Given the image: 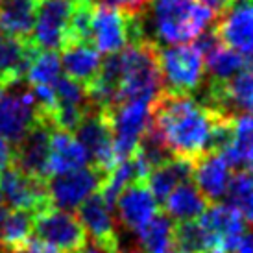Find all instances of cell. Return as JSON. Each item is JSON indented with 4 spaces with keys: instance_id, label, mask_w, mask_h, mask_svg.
<instances>
[{
    "instance_id": "cell-14",
    "label": "cell",
    "mask_w": 253,
    "mask_h": 253,
    "mask_svg": "<svg viewBox=\"0 0 253 253\" xmlns=\"http://www.w3.org/2000/svg\"><path fill=\"white\" fill-rule=\"evenodd\" d=\"M212 30L225 46L242 56H253V0H237L212 21Z\"/></svg>"
},
{
    "instance_id": "cell-6",
    "label": "cell",
    "mask_w": 253,
    "mask_h": 253,
    "mask_svg": "<svg viewBox=\"0 0 253 253\" xmlns=\"http://www.w3.org/2000/svg\"><path fill=\"white\" fill-rule=\"evenodd\" d=\"M76 0H37L30 41L37 50H57L69 44V28Z\"/></svg>"
},
{
    "instance_id": "cell-12",
    "label": "cell",
    "mask_w": 253,
    "mask_h": 253,
    "mask_svg": "<svg viewBox=\"0 0 253 253\" xmlns=\"http://www.w3.org/2000/svg\"><path fill=\"white\" fill-rule=\"evenodd\" d=\"M37 120H39V109L30 89L9 91L7 94L0 96V137L2 139L17 146Z\"/></svg>"
},
{
    "instance_id": "cell-20",
    "label": "cell",
    "mask_w": 253,
    "mask_h": 253,
    "mask_svg": "<svg viewBox=\"0 0 253 253\" xmlns=\"http://www.w3.org/2000/svg\"><path fill=\"white\" fill-rule=\"evenodd\" d=\"M37 52L39 50L30 39H19L0 32V80L7 87L21 84Z\"/></svg>"
},
{
    "instance_id": "cell-16",
    "label": "cell",
    "mask_w": 253,
    "mask_h": 253,
    "mask_svg": "<svg viewBox=\"0 0 253 253\" xmlns=\"http://www.w3.org/2000/svg\"><path fill=\"white\" fill-rule=\"evenodd\" d=\"M50 126L46 120H37L32 126L26 137L17 144L13 150V163L24 174L39 179H48L46 176V161H48L50 150Z\"/></svg>"
},
{
    "instance_id": "cell-11",
    "label": "cell",
    "mask_w": 253,
    "mask_h": 253,
    "mask_svg": "<svg viewBox=\"0 0 253 253\" xmlns=\"http://www.w3.org/2000/svg\"><path fill=\"white\" fill-rule=\"evenodd\" d=\"M0 202L13 209L39 212L50 205L46 181L28 176L17 167H7L0 172Z\"/></svg>"
},
{
    "instance_id": "cell-5",
    "label": "cell",
    "mask_w": 253,
    "mask_h": 253,
    "mask_svg": "<svg viewBox=\"0 0 253 253\" xmlns=\"http://www.w3.org/2000/svg\"><path fill=\"white\" fill-rule=\"evenodd\" d=\"M154 102L148 100H127L106 111L113 131V150L117 163L129 159L139 146V141L150 126Z\"/></svg>"
},
{
    "instance_id": "cell-7",
    "label": "cell",
    "mask_w": 253,
    "mask_h": 253,
    "mask_svg": "<svg viewBox=\"0 0 253 253\" xmlns=\"http://www.w3.org/2000/svg\"><path fill=\"white\" fill-rule=\"evenodd\" d=\"M205 242V253H233L246 231L244 218L231 204H214L196 218Z\"/></svg>"
},
{
    "instance_id": "cell-26",
    "label": "cell",
    "mask_w": 253,
    "mask_h": 253,
    "mask_svg": "<svg viewBox=\"0 0 253 253\" xmlns=\"http://www.w3.org/2000/svg\"><path fill=\"white\" fill-rule=\"evenodd\" d=\"M36 22L34 0H2L0 4V32L19 39H30Z\"/></svg>"
},
{
    "instance_id": "cell-33",
    "label": "cell",
    "mask_w": 253,
    "mask_h": 253,
    "mask_svg": "<svg viewBox=\"0 0 253 253\" xmlns=\"http://www.w3.org/2000/svg\"><path fill=\"white\" fill-rule=\"evenodd\" d=\"M198 2L204 4L205 7H209L212 13H214V17H220V15H224L237 0H198Z\"/></svg>"
},
{
    "instance_id": "cell-27",
    "label": "cell",
    "mask_w": 253,
    "mask_h": 253,
    "mask_svg": "<svg viewBox=\"0 0 253 253\" xmlns=\"http://www.w3.org/2000/svg\"><path fill=\"white\" fill-rule=\"evenodd\" d=\"M176 224L167 212H157L148 224L135 231L141 253H174Z\"/></svg>"
},
{
    "instance_id": "cell-38",
    "label": "cell",
    "mask_w": 253,
    "mask_h": 253,
    "mask_svg": "<svg viewBox=\"0 0 253 253\" xmlns=\"http://www.w3.org/2000/svg\"><path fill=\"white\" fill-rule=\"evenodd\" d=\"M13 253H21V252H13Z\"/></svg>"
},
{
    "instance_id": "cell-3",
    "label": "cell",
    "mask_w": 253,
    "mask_h": 253,
    "mask_svg": "<svg viewBox=\"0 0 253 253\" xmlns=\"http://www.w3.org/2000/svg\"><path fill=\"white\" fill-rule=\"evenodd\" d=\"M157 63L163 92L190 96L204 82V56L196 44H159Z\"/></svg>"
},
{
    "instance_id": "cell-1",
    "label": "cell",
    "mask_w": 253,
    "mask_h": 253,
    "mask_svg": "<svg viewBox=\"0 0 253 253\" xmlns=\"http://www.w3.org/2000/svg\"><path fill=\"white\" fill-rule=\"evenodd\" d=\"M220 115L190 96L161 92L152 106L150 127L159 135L172 157L194 163L209 152L212 126Z\"/></svg>"
},
{
    "instance_id": "cell-15",
    "label": "cell",
    "mask_w": 253,
    "mask_h": 253,
    "mask_svg": "<svg viewBox=\"0 0 253 253\" xmlns=\"http://www.w3.org/2000/svg\"><path fill=\"white\" fill-rule=\"evenodd\" d=\"M78 218L84 225L85 233L96 244L107 253L120 252V239L115 218H113L111 205L107 204L102 194H91L84 204L78 207Z\"/></svg>"
},
{
    "instance_id": "cell-4",
    "label": "cell",
    "mask_w": 253,
    "mask_h": 253,
    "mask_svg": "<svg viewBox=\"0 0 253 253\" xmlns=\"http://www.w3.org/2000/svg\"><path fill=\"white\" fill-rule=\"evenodd\" d=\"M144 37L146 34L142 26V13H127L107 4L94 6L89 41L98 52L109 56L120 52L129 42L141 41Z\"/></svg>"
},
{
    "instance_id": "cell-8",
    "label": "cell",
    "mask_w": 253,
    "mask_h": 253,
    "mask_svg": "<svg viewBox=\"0 0 253 253\" xmlns=\"http://www.w3.org/2000/svg\"><path fill=\"white\" fill-rule=\"evenodd\" d=\"M34 231L41 240L54 244L65 253H76L87 244V233L76 214L54 205L36 212Z\"/></svg>"
},
{
    "instance_id": "cell-2",
    "label": "cell",
    "mask_w": 253,
    "mask_h": 253,
    "mask_svg": "<svg viewBox=\"0 0 253 253\" xmlns=\"http://www.w3.org/2000/svg\"><path fill=\"white\" fill-rule=\"evenodd\" d=\"M216 17L198 0H150L142 24L152 30L157 44H183L196 39Z\"/></svg>"
},
{
    "instance_id": "cell-28",
    "label": "cell",
    "mask_w": 253,
    "mask_h": 253,
    "mask_svg": "<svg viewBox=\"0 0 253 253\" xmlns=\"http://www.w3.org/2000/svg\"><path fill=\"white\" fill-rule=\"evenodd\" d=\"M244 56L235 52L233 48L225 46L220 41L216 46H212L204 56V69L209 74V84H225L229 82L240 67L244 65Z\"/></svg>"
},
{
    "instance_id": "cell-32",
    "label": "cell",
    "mask_w": 253,
    "mask_h": 253,
    "mask_svg": "<svg viewBox=\"0 0 253 253\" xmlns=\"http://www.w3.org/2000/svg\"><path fill=\"white\" fill-rule=\"evenodd\" d=\"M21 253H65L59 248H56L54 244H50L46 240L41 239H30L28 244L22 248Z\"/></svg>"
},
{
    "instance_id": "cell-18",
    "label": "cell",
    "mask_w": 253,
    "mask_h": 253,
    "mask_svg": "<svg viewBox=\"0 0 253 253\" xmlns=\"http://www.w3.org/2000/svg\"><path fill=\"white\" fill-rule=\"evenodd\" d=\"M231 163L222 152H207L192 163V177L207 202H218L227 194L233 172Z\"/></svg>"
},
{
    "instance_id": "cell-39",
    "label": "cell",
    "mask_w": 253,
    "mask_h": 253,
    "mask_svg": "<svg viewBox=\"0 0 253 253\" xmlns=\"http://www.w3.org/2000/svg\"><path fill=\"white\" fill-rule=\"evenodd\" d=\"M0 4H2V0H0Z\"/></svg>"
},
{
    "instance_id": "cell-13",
    "label": "cell",
    "mask_w": 253,
    "mask_h": 253,
    "mask_svg": "<svg viewBox=\"0 0 253 253\" xmlns=\"http://www.w3.org/2000/svg\"><path fill=\"white\" fill-rule=\"evenodd\" d=\"M207 106L225 115L253 111V56L248 57L229 82L209 84Z\"/></svg>"
},
{
    "instance_id": "cell-29",
    "label": "cell",
    "mask_w": 253,
    "mask_h": 253,
    "mask_svg": "<svg viewBox=\"0 0 253 253\" xmlns=\"http://www.w3.org/2000/svg\"><path fill=\"white\" fill-rule=\"evenodd\" d=\"M61 76V61L54 50H39L36 57L32 59L28 71H26V82L30 87L37 85H48L54 87L57 78Z\"/></svg>"
},
{
    "instance_id": "cell-34",
    "label": "cell",
    "mask_w": 253,
    "mask_h": 253,
    "mask_svg": "<svg viewBox=\"0 0 253 253\" xmlns=\"http://www.w3.org/2000/svg\"><path fill=\"white\" fill-rule=\"evenodd\" d=\"M13 163V148L11 142H7L6 139L0 137V172H4L7 167H11Z\"/></svg>"
},
{
    "instance_id": "cell-23",
    "label": "cell",
    "mask_w": 253,
    "mask_h": 253,
    "mask_svg": "<svg viewBox=\"0 0 253 253\" xmlns=\"http://www.w3.org/2000/svg\"><path fill=\"white\" fill-rule=\"evenodd\" d=\"M34 235V218L28 211L13 209L0 202V244L9 253L21 252Z\"/></svg>"
},
{
    "instance_id": "cell-17",
    "label": "cell",
    "mask_w": 253,
    "mask_h": 253,
    "mask_svg": "<svg viewBox=\"0 0 253 253\" xmlns=\"http://www.w3.org/2000/svg\"><path fill=\"white\" fill-rule=\"evenodd\" d=\"M157 204L159 202L154 198L152 190L148 189L146 181H133L115 200L120 224L131 233L139 231L142 225L148 224L159 212Z\"/></svg>"
},
{
    "instance_id": "cell-22",
    "label": "cell",
    "mask_w": 253,
    "mask_h": 253,
    "mask_svg": "<svg viewBox=\"0 0 253 253\" xmlns=\"http://www.w3.org/2000/svg\"><path fill=\"white\" fill-rule=\"evenodd\" d=\"M163 205H165V212L172 220L189 222V220H196L202 216L205 209L209 207V202L194 183L183 181L170 190Z\"/></svg>"
},
{
    "instance_id": "cell-35",
    "label": "cell",
    "mask_w": 253,
    "mask_h": 253,
    "mask_svg": "<svg viewBox=\"0 0 253 253\" xmlns=\"http://www.w3.org/2000/svg\"><path fill=\"white\" fill-rule=\"evenodd\" d=\"M233 253H253V231H244Z\"/></svg>"
},
{
    "instance_id": "cell-21",
    "label": "cell",
    "mask_w": 253,
    "mask_h": 253,
    "mask_svg": "<svg viewBox=\"0 0 253 253\" xmlns=\"http://www.w3.org/2000/svg\"><path fill=\"white\" fill-rule=\"evenodd\" d=\"M61 71L65 76L82 84L87 89L96 80L102 67L100 52L91 44V41H78L61 48Z\"/></svg>"
},
{
    "instance_id": "cell-19",
    "label": "cell",
    "mask_w": 253,
    "mask_h": 253,
    "mask_svg": "<svg viewBox=\"0 0 253 253\" xmlns=\"http://www.w3.org/2000/svg\"><path fill=\"white\" fill-rule=\"evenodd\" d=\"M89 157L82 142L76 139V135L67 129L52 127L50 131V150L48 161H46V176H57L71 170H78L87 167Z\"/></svg>"
},
{
    "instance_id": "cell-9",
    "label": "cell",
    "mask_w": 253,
    "mask_h": 253,
    "mask_svg": "<svg viewBox=\"0 0 253 253\" xmlns=\"http://www.w3.org/2000/svg\"><path fill=\"white\" fill-rule=\"evenodd\" d=\"M74 131H76V139L85 148L89 161H92V167L106 176L117 165L115 150H113L111 124L107 120L106 111H102L98 107H91Z\"/></svg>"
},
{
    "instance_id": "cell-25",
    "label": "cell",
    "mask_w": 253,
    "mask_h": 253,
    "mask_svg": "<svg viewBox=\"0 0 253 253\" xmlns=\"http://www.w3.org/2000/svg\"><path fill=\"white\" fill-rule=\"evenodd\" d=\"M222 154L227 157L231 167L253 169V111L235 115L231 142Z\"/></svg>"
},
{
    "instance_id": "cell-37",
    "label": "cell",
    "mask_w": 253,
    "mask_h": 253,
    "mask_svg": "<svg viewBox=\"0 0 253 253\" xmlns=\"http://www.w3.org/2000/svg\"><path fill=\"white\" fill-rule=\"evenodd\" d=\"M250 172H252V174H253V169H252V170H250Z\"/></svg>"
},
{
    "instance_id": "cell-36",
    "label": "cell",
    "mask_w": 253,
    "mask_h": 253,
    "mask_svg": "<svg viewBox=\"0 0 253 253\" xmlns=\"http://www.w3.org/2000/svg\"><path fill=\"white\" fill-rule=\"evenodd\" d=\"M6 87H7V85L4 84V82H2V80H0V96H2V94H4V91H6Z\"/></svg>"
},
{
    "instance_id": "cell-24",
    "label": "cell",
    "mask_w": 253,
    "mask_h": 253,
    "mask_svg": "<svg viewBox=\"0 0 253 253\" xmlns=\"http://www.w3.org/2000/svg\"><path fill=\"white\" fill-rule=\"evenodd\" d=\"M189 177H192V163L179 157H170L169 161L155 167L144 181L155 200L163 204L165 198L170 194V190L177 187L179 183L189 181Z\"/></svg>"
},
{
    "instance_id": "cell-31",
    "label": "cell",
    "mask_w": 253,
    "mask_h": 253,
    "mask_svg": "<svg viewBox=\"0 0 253 253\" xmlns=\"http://www.w3.org/2000/svg\"><path fill=\"white\" fill-rule=\"evenodd\" d=\"M104 4L113 7H119V9H124L127 13H135L139 15L144 11V7L148 6L150 0H102Z\"/></svg>"
},
{
    "instance_id": "cell-30",
    "label": "cell",
    "mask_w": 253,
    "mask_h": 253,
    "mask_svg": "<svg viewBox=\"0 0 253 253\" xmlns=\"http://www.w3.org/2000/svg\"><path fill=\"white\" fill-rule=\"evenodd\" d=\"M225 196H229V204L242 214V218L253 224V174L250 170H242L231 177Z\"/></svg>"
},
{
    "instance_id": "cell-10",
    "label": "cell",
    "mask_w": 253,
    "mask_h": 253,
    "mask_svg": "<svg viewBox=\"0 0 253 253\" xmlns=\"http://www.w3.org/2000/svg\"><path fill=\"white\" fill-rule=\"evenodd\" d=\"M102 179H104V174L94 167H84V169L52 176V179L46 181L50 205L65 211L78 209L87 198L94 194V190L100 189Z\"/></svg>"
},
{
    "instance_id": "cell-40",
    "label": "cell",
    "mask_w": 253,
    "mask_h": 253,
    "mask_svg": "<svg viewBox=\"0 0 253 253\" xmlns=\"http://www.w3.org/2000/svg\"><path fill=\"white\" fill-rule=\"evenodd\" d=\"M34 2H37V0H34Z\"/></svg>"
}]
</instances>
